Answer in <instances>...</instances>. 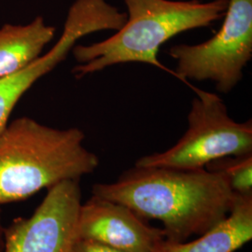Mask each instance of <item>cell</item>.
Masks as SVG:
<instances>
[{
  "label": "cell",
  "instance_id": "7c38bea8",
  "mask_svg": "<svg viewBox=\"0 0 252 252\" xmlns=\"http://www.w3.org/2000/svg\"><path fill=\"white\" fill-rule=\"evenodd\" d=\"M71 252H126L108 245L88 239L77 238L73 244Z\"/></svg>",
  "mask_w": 252,
  "mask_h": 252
},
{
  "label": "cell",
  "instance_id": "52a82bcc",
  "mask_svg": "<svg viewBox=\"0 0 252 252\" xmlns=\"http://www.w3.org/2000/svg\"><path fill=\"white\" fill-rule=\"evenodd\" d=\"M81 203L80 180L49 188L31 216L4 228V252H71Z\"/></svg>",
  "mask_w": 252,
  "mask_h": 252
},
{
  "label": "cell",
  "instance_id": "277c9868",
  "mask_svg": "<svg viewBox=\"0 0 252 252\" xmlns=\"http://www.w3.org/2000/svg\"><path fill=\"white\" fill-rule=\"evenodd\" d=\"M191 89L195 96L185 134L167 151L143 156L135 165L194 170L220 158L252 153V120L235 122L220 96L193 86Z\"/></svg>",
  "mask_w": 252,
  "mask_h": 252
},
{
  "label": "cell",
  "instance_id": "3957f363",
  "mask_svg": "<svg viewBox=\"0 0 252 252\" xmlns=\"http://www.w3.org/2000/svg\"><path fill=\"white\" fill-rule=\"evenodd\" d=\"M127 20L115 34L91 45H75L73 68L80 79L89 74L128 63H148L176 77L162 64L160 48L183 32L209 27L225 14L228 0H124Z\"/></svg>",
  "mask_w": 252,
  "mask_h": 252
},
{
  "label": "cell",
  "instance_id": "8fae6325",
  "mask_svg": "<svg viewBox=\"0 0 252 252\" xmlns=\"http://www.w3.org/2000/svg\"><path fill=\"white\" fill-rule=\"evenodd\" d=\"M205 168L221 176L235 194L252 196V153L220 158Z\"/></svg>",
  "mask_w": 252,
  "mask_h": 252
},
{
  "label": "cell",
  "instance_id": "7a4b0ae2",
  "mask_svg": "<svg viewBox=\"0 0 252 252\" xmlns=\"http://www.w3.org/2000/svg\"><path fill=\"white\" fill-rule=\"evenodd\" d=\"M84 140L79 128L57 129L28 117L8 124L0 132V206L94 171L99 159Z\"/></svg>",
  "mask_w": 252,
  "mask_h": 252
},
{
  "label": "cell",
  "instance_id": "ba28073f",
  "mask_svg": "<svg viewBox=\"0 0 252 252\" xmlns=\"http://www.w3.org/2000/svg\"><path fill=\"white\" fill-rule=\"evenodd\" d=\"M77 238L105 244L126 252H153L165 238L162 229L147 224L144 219L123 204L92 194L81 203Z\"/></svg>",
  "mask_w": 252,
  "mask_h": 252
},
{
  "label": "cell",
  "instance_id": "8992f818",
  "mask_svg": "<svg viewBox=\"0 0 252 252\" xmlns=\"http://www.w3.org/2000/svg\"><path fill=\"white\" fill-rule=\"evenodd\" d=\"M126 13L107 0H76L67 12L63 33L54 47L19 72L0 78V132L9 124L13 108L36 81L63 62L77 41L93 33L117 31Z\"/></svg>",
  "mask_w": 252,
  "mask_h": 252
},
{
  "label": "cell",
  "instance_id": "9c48e42d",
  "mask_svg": "<svg viewBox=\"0 0 252 252\" xmlns=\"http://www.w3.org/2000/svg\"><path fill=\"white\" fill-rule=\"evenodd\" d=\"M252 239V196L235 194L229 215L189 242L163 238L153 252H234Z\"/></svg>",
  "mask_w": 252,
  "mask_h": 252
},
{
  "label": "cell",
  "instance_id": "6da1fadb",
  "mask_svg": "<svg viewBox=\"0 0 252 252\" xmlns=\"http://www.w3.org/2000/svg\"><path fill=\"white\" fill-rule=\"evenodd\" d=\"M92 194L123 204L142 219L160 220L165 239L174 242H185L221 222L235 197L221 176L206 168L136 165L114 182L94 184Z\"/></svg>",
  "mask_w": 252,
  "mask_h": 252
},
{
  "label": "cell",
  "instance_id": "30bf717a",
  "mask_svg": "<svg viewBox=\"0 0 252 252\" xmlns=\"http://www.w3.org/2000/svg\"><path fill=\"white\" fill-rule=\"evenodd\" d=\"M55 27L36 17L25 26L0 28V78L15 74L34 63L55 34Z\"/></svg>",
  "mask_w": 252,
  "mask_h": 252
},
{
  "label": "cell",
  "instance_id": "5b68a950",
  "mask_svg": "<svg viewBox=\"0 0 252 252\" xmlns=\"http://www.w3.org/2000/svg\"><path fill=\"white\" fill-rule=\"evenodd\" d=\"M168 54L177 61L178 79L187 84L189 80L213 81L217 90L229 94L242 81L252 58V0H228L214 36L194 45L172 46Z\"/></svg>",
  "mask_w": 252,
  "mask_h": 252
},
{
  "label": "cell",
  "instance_id": "4fadbf2b",
  "mask_svg": "<svg viewBox=\"0 0 252 252\" xmlns=\"http://www.w3.org/2000/svg\"><path fill=\"white\" fill-rule=\"evenodd\" d=\"M2 210L0 206V252H4L5 247V239H4V226L2 224Z\"/></svg>",
  "mask_w": 252,
  "mask_h": 252
}]
</instances>
